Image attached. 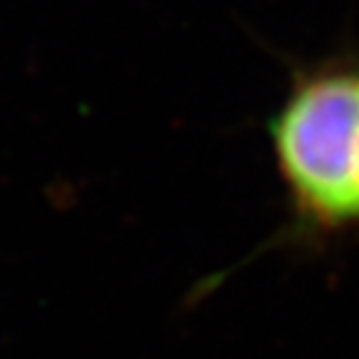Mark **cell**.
Instances as JSON below:
<instances>
[{"instance_id": "obj_1", "label": "cell", "mask_w": 359, "mask_h": 359, "mask_svg": "<svg viewBox=\"0 0 359 359\" xmlns=\"http://www.w3.org/2000/svg\"><path fill=\"white\" fill-rule=\"evenodd\" d=\"M267 135L290 208L287 240L302 245L359 230V57L302 70Z\"/></svg>"}]
</instances>
